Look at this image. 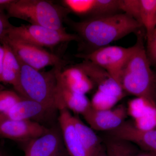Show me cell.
<instances>
[{"instance_id":"obj_1","label":"cell","mask_w":156,"mask_h":156,"mask_svg":"<svg viewBox=\"0 0 156 156\" xmlns=\"http://www.w3.org/2000/svg\"><path fill=\"white\" fill-rule=\"evenodd\" d=\"M80 38L93 50L108 46L133 33L142 26L126 13L87 18L79 22L68 20Z\"/></svg>"},{"instance_id":"obj_2","label":"cell","mask_w":156,"mask_h":156,"mask_svg":"<svg viewBox=\"0 0 156 156\" xmlns=\"http://www.w3.org/2000/svg\"><path fill=\"white\" fill-rule=\"evenodd\" d=\"M137 40L123 67L121 85L124 91L145 98L156 104V79L151 67L140 31Z\"/></svg>"},{"instance_id":"obj_3","label":"cell","mask_w":156,"mask_h":156,"mask_svg":"<svg viewBox=\"0 0 156 156\" xmlns=\"http://www.w3.org/2000/svg\"><path fill=\"white\" fill-rule=\"evenodd\" d=\"M20 62L21 72L17 93L41 104L50 113L63 108L58 89L57 73L59 67L43 72Z\"/></svg>"},{"instance_id":"obj_4","label":"cell","mask_w":156,"mask_h":156,"mask_svg":"<svg viewBox=\"0 0 156 156\" xmlns=\"http://www.w3.org/2000/svg\"><path fill=\"white\" fill-rule=\"evenodd\" d=\"M5 10L9 18L60 31H66L63 23L69 12L64 6L45 0H13Z\"/></svg>"},{"instance_id":"obj_5","label":"cell","mask_w":156,"mask_h":156,"mask_svg":"<svg viewBox=\"0 0 156 156\" xmlns=\"http://www.w3.org/2000/svg\"><path fill=\"white\" fill-rule=\"evenodd\" d=\"M5 35L43 48H54L63 43L80 41L77 35L69 33L66 30H55L31 24H22L19 26L12 25Z\"/></svg>"},{"instance_id":"obj_6","label":"cell","mask_w":156,"mask_h":156,"mask_svg":"<svg viewBox=\"0 0 156 156\" xmlns=\"http://www.w3.org/2000/svg\"><path fill=\"white\" fill-rule=\"evenodd\" d=\"M5 42L20 62L38 70L47 66L63 67L65 61L44 48L11 38L4 36L1 41Z\"/></svg>"},{"instance_id":"obj_7","label":"cell","mask_w":156,"mask_h":156,"mask_svg":"<svg viewBox=\"0 0 156 156\" xmlns=\"http://www.w3.org/2000/svg\"><path fill=\"white\" fill-rule=\"evenodd\" d=\"M132 50V47L125 48L119 46H107L98 48L89 53L77 54L76 56L91 62L102 68L121 85L123 67Z\"/></svg>"},{"instance_id":"obj_8","label":"cell","mask_w":156,"mask_h":156,"mask_svg":"<svg viewBox=\"0 0 156 156\" xmlns=\"http://www.w3.org/2000/svg\"><path fill=\"white\" fill-rule=\"evenodd\" d=\"M38 122L12 119L0 114V136L25 143L48 131Z\"/></svg>"},{"instance_id":"obj_9","label":"cell","mask_w":156,"mask_h":156,"mask_svg":"<svg viewBox=\"0 0 156 156\" xmlns=\"http://www.w3.org/2000/svg\"><path fill=\"white\" fill-rule=\"evenodd\" d=\"M26 144L25 156H63L65 146L59 127L49 128L44 134Z\"/></svg>"},{"instance_id":"obj_10","label":"cell","mask_w":156,"mask_h":156,"mask_svg":"<svg viewBox=\"0 0 156 156\" xmlns=\"http://www.w3.org/2000/svg\"><path fill=\"white\" fill-rule=\"evenodd\" d=\"M127 108L121 105L114 109L97 110L92 106L82 115L93 130L110 131L118 128L125 122Z\"/></svg>"},{"instance_id":"obj_11","label":"cell","mask_w":156,"mask_h":156,"mask_svg":"<svg viewBox=\"0 0 156 156\" xmlns=\"http://www.w3.org/2000/svg\"><path fill=\"white\" fill-rule=\"evenodd\" d=\"M108 135L127 140L145 150L156 153V130L142 131L130 122H124L118 128L108 131Z\"/></svg>"},{"instance_id":"obj_12","label":"cell","mask_w":156,"mask_h":156,"mask_svg":"<svg viewBox=\"0 0 156 156\" xmlns=\"http://www.w3.org/2000/svg\"><path fill=\"white\" fill-rule=\"evenodd\" d=\"M83 70L92 80L98 90L122 98L125 91L122 86L105 70L91 62L84 60L76 65Z\"/></svg>"},{"instance_id":"obj_13","label":"cell","mask_w":156,"mask_h":156,"mask_svg":"<svg viewBox=\"0 0 156 156\" xmlns=\"http://www.w3.org/2000/svg\"><path fill=\"white\" fill-rule=\"evenodd\" d=\"M58 112V126L68 153L70 156H89L78 135L69 111L63 108Z\"/></svg>"},{"instance_id":"obj_14","label":"cell","mask_w":156,"mask_h":156,"mask_svg":"<svg viewBox=\"0 0 156 156\" xmlns=\"http://www.w3.org/2000/svg\"><path fill=\"white\" fill-rule=\"evenodd\" d=\"M58 71V77L62 83L73 92L86 95L94 88V83L84 71L75 65Z\"/></svg>"},{"instance_id":"obj_15","label":"cell","mask_w":156,"mask_h":156,"mask_svg":"<svg viewBox=\"0 0 156 156\" xmlns=\"http://www.w3.org/2000/svg\"><path fill=\"white\" fill-rule=\"evenodd\" d=\"M50 112L41 104L22 97L14 106L2 115L12 119L34 121V120Z\"/></svg>"},{"instance_id":"obj_16","label":"cell","mask_w":156,"mask_h":156,"mask_svg":"<svg viewBox=\"0 0 156 156\" xmlns=\"http://www.w3.org/2000/svg\"><path fill=\"white\" fill-rule=\"evenodd\" d=\"M5 50V58L3 63L1 83L9 84L13 87L14 91L17 92L21 64L9 45L4 41H0Z\"/></svg>"},{"instance_id":"obj_17","label":"cell","mask_w":156,"mask_h":156,"mask_svg":"<svg viewBox=\"0 0 156 156\" xmlns=\"http://www.w3.org/2000/svg\"><path fill=\"white\" fill-rule=\"evenodd\" d=\"M62 68H58L57 76L58 91L65 107L75 113L83 115L91 107V101L86 95L73 92L62 83L58 79V73L59 69Z\"/></svg>"},{"instance_id":"obj_18","label":"cell","mask_w":156,"mask_h":156,"mask_svg":"<svg viewBox=\"0 0 156 156\" xmlns=\"http://www.w3.org/2000/svg\"><path fill=\"white\" fill-rule=\"evenodd\" d=\"M73 121L81 142L89 156H98L104 148L99 137L92 128L85 125L78 117L73 116Z\"/></svg>"},{"instance_id":"obj_19","label":"cell","mask_w":156,"mask_h":156,"mask_svg":"<svg viewBox=\"0 0 156 156\" xmlns=\"http://www.w3.org/2000/svg\"><path fill=\"white\" fill-rule=\"evenodd\" d=\"M105 144L107 156H134L138 152L132 143L110 135Z\"/></svg>"},{"instance_id":"obj_20","label":"cell","mask_w":156,"mask_h":156,"mask_svg":"<svg viewBox=\"0 0 156 156\" xmlns=\"http://www.w3.org/2000/svg\"><path fill=\"white\" fill-rule=\"evenodd\" d=\"M140 23L150 38L156 28V0H140Z\"/></svg>"},{"instance_id":"obj_21","label":"cell","mask_w":156,"mask_h":156,"mask_svg":"<svg viewBox=\"0 0 156 156\" xmlns=\"http://www.w3.org/2000/svg\"><path fill=\"white\" fill-rule=\"evenodd\" d=\"M61 2L69 12L89 18L94 10L95 0H63Z\"/></svg>"},{"instance_id":"obj_22","label":"cell","mask_w":156,"mask_h":156,"mask_svg":"<svg viewBox=\"0 0 156 156\" xmlns=\"http://www.w3.org/2000/svg\"><path fill=\"white\" fill-rule=\"evenodd\" d=\"M121 98L97 90L93 95L91 101L92 108L97 110L112 109Z\"/></svg>"},{"instance_id":"obj_23","label":"cell","mask_w":156,"mask_h":156,"mask_svg":"<svg viewBox=\"0 0 156 156\" xmlns=\"http://www.w3.org/2000/svg\"><path fill=\"white\" fill-rule=\"evenodd\" d=\"M119 11V0H95L94 10L89 17L112 15Z\"/></svg>"},{"instance_id":"obj_24","label":"cell","mask_w":156,"mask_h":156,"mask_svg":"<svg viewBox=\"0 0 156 156\" xmlns=\"http://www.w3.org/2000/svg\"><path fill=\"white\" fill-rule=\"evenodd\" d=\"M153 105L156 104L143 98L136 97L128 102L127 114L135 120L141 117Z\"/></svg>"},{"instance_id":"obj_25","label":"cell","mask_w":156,"mask_h":156,"mask_svg":"<svg viewBox=\"0 0 156 156\" xmlns=\"http://www.w3.org/2000/svg\"><path fill=\"white\" fill-rule=\"evenodd\" d=\"M134 125L142 131L154 130L156 128V105L151 106L138 119L134 120Z\"/></svg>"},{"instance_id":"obj_26","label":"cell","mask_w":156,"mask_h":156,"mask_svg":"<svg viewBox=\"0 0 156 156\" xmlns=\"http://www.w3.org/2000/svg\"><path fill=\"white\" fill-rule=\"evenodd\" d=\"M22 97L16 91L0 89V114L5 113Z\"/></svg>"},{"instance_id":"obj_27","label":"cell","mask_w":156,"mask_h":156,"mask_svg":"<svg viewBox=\"0 0 156 156\" xmlns=\"http://www.w3.org/2000/svg\"><path fill=\"white\" fill-rule=\"evenodd\" d=\"M119 2L120 10L140 24V0H119Z\"/></svg>"},{"instance_id":"obj_28","label":"cell","mask_w":156,"mask_h":156,"mask_svg":"<svg viewBox=\"0 0 156 156\" xmlns=\"http://www.w3.org/2000/svg\"><path fill=\"white\" fill-rule=\"evenodd\" d=\"M147 55L151 63L156 65V28L150 38L147 39Z\"/></svg>"},{"instance_id":"obj_29","label":"cell","mask_w":156,"mask_h":156,"mask_svg":"<svg viewBox=\"0 0 156 156\" xmlns=\"http://www.w3.org/2000/svg\"><path fill=\"white\" fill-rule=\"evenodd\" d=\"M5 5L0 6V41L12 25L9 22L7 14L4 12Z\"/></svg>"},{"instance_id":"obj_30","label":"cell","mask_w":156,"mask_h":156,"mask_svg":"<svg viewBox=\"0 0 156 156\" xmlns=\"http://www.w3.org/2000/svg\"><path fill=\"white\" fill-rule=\"evenodd\" d=\"M4 58H5V50H4L3 45L0 41V83H1V81H2Z\"/></svg>"},{"instance_id":"obj_31","label":"cell","mask_w":156,"mask_h":156,"mask_svg":"<svg viewBox=\"0 0 156 156\" xmlns=\"http://www.w3.org/2000/svg\"><path fill=\"white\" fill-rule=\"evenodd\" d=\"M134 156H156V153L153 152H150L149 153L138 152Z\"/></svg>"},{"instance_id":"obj_32","label":"cell","mask_w":156,"mask_h":156,"mask_svg":"<svg viewBox=\"0 0 156 156\" xmlns=\"http://www.w3.org/2000/svg\"><path fill=\"white\" fill-rule=\"evenodd\" d=\"M13 0H0V6L5 5L11 3Z\"/></svg>"},{"instance_id":"obj_33","label":"cell","mask_w":156,"mask_h":156,"mask_svg":"<svg viewBox=\"0 0 156 156\" xmlns=\"http://www.w3.org/2000/svg\"><path fill=\"white\" fill-rule=\"evenodd\" d=\"M104 147L103 149L100 152V153L98 154V156H107L106 152H105V148Z\"/></svg>"},{"instance_id":"obj_34","label":"cell","mask_w":156,"mask_h":156,"mask_svg":"<svg viewBox=\"0 0 156 156\" xmlns=\"http://www.w3.org/2000/svg\"><path fill=\"white\" fill-rule=\"evenodd\" d=\"M0 156H6L4 154L2 151H0Z\"/></svg>"},{"instance_id":"obj_35","label":"cell","mask_w":156,"mask_h":156,"mask_svg":"<svg viewBox=\"0 0 156 156\" xmlns=\"http://www.w3.org/2000/svg\"><path fill=\"white\" fill-rule=\"evenodd\" d=\"M3 89V86L2 85V83H0V89Z\"/></svg>"},{"instance_id":"obj_36","label":"cell","mask_w":156,"mask_h":156,"mask_svg":"<svg viewBox=\"0 0 156 156\" xmlns=\"http://www.w3.org/2000/svg\"><path fill=\"white\" fill-rule=\"evenodd\" d=\"M155 91H156V88H155Z\"/></svg>"}]
</instances>
